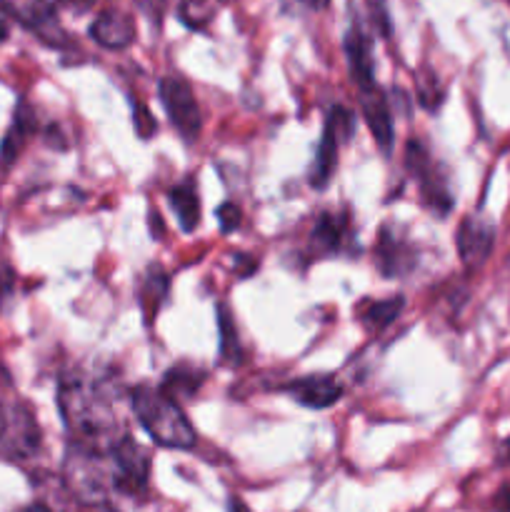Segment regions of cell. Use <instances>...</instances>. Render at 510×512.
<instances>
[{
    "label": "cell",
    "mask_w": 510,
    "mask_h": 512,
    "mask_svg": "<svg viewBox=\"0 0 510 512\" xmlns=\"http://www.w3.org/2000/svg\"><path fill=\"white\" fill-rule=\"evenodd\" d=\"M58 408L70 433V445L108 455L120 440L128 438L125 423L120 420L113 400L103 393L98 383L70 375L58 385Z\"/></svg>",
    "instance_id": "cell-1"
},
{
    "label": "cell",
    "mask_w": 510,
    "mask_h": 512,
    "mask_svg": "<svg viewBox=\"0 0 510 512\" xmlns=\"http://www.w3.org/2000/svg\"><path fill=\"white\" fill-rule=\"evenodd\" d=\"M130 408H133L135 418L143 425L145 433L160 448L190 450L198 440V433L190 425L188 415L183 413L178 400L170 398L160 388H150V385L133 388L130 390Z\"/></svg>",
    "instance_id": "cell-2"
},
{
    "label": "cell",
    "mask_w": 510,
    "mask_h": 512,
    "mask_svg": "<svg viewBox=\"0 0 510 512\" xmlns=\"http://www.w3.org/2000/svg\"><path fill=\"white\" fill-rule=\"evenodd\" d=\"M355 118L348 108L343 105H333L325 118L323 138H320L318 153H315L313 168H310V185L318 190L328 188L330 178H333L335 168H338V153L340 145L353 135Z\"/></svg>",
    "instance_id": "cell-3"
},
{
    "label": "cell",
    "mask_w": 510,
    "mask_h": 512,
    "mask_svg": "<svg viewBox=\"0 0 510 512\" xmlns=\"http://www.w3.org/2000/svg\"><path fill=\"white\" fill-rule=\"evenodd\" d=\"M158 95L180 138L185 143H195L200 138V130H203V118H200L198 100H195L188 80L180 78V75H168L158 83Z\"/></svg>",
    "instance_id": "cell-4"
},
{
    "label": "cell",
    "mask_w": 510,
    "mask_h": 512,
    "mask_svg": "<svg viewBox=\"0 0 510 512\" xmlns=\"http://www.w3.org/2000/svg\"><path fill=\"white\" fill-rule=\"evenodd\" d=\"M405 165H408L410 175L418 178L423 203L433 213L448 215L453 210V195H450L448 180L438 173L435 163L430 160L428 148L420 140H410L408 143V148H405Z\"/></svg>",
    "instance_id": "cell-5"
},
{
    "label": "cell",
    "mask_w": 510,
    "mask_h": 512,
    "mask_svg": "<svg viewBox=\"0 0 510 512\" xmlns=\"http://www.w3.org/2000/svg\"><path fill=\"white\" fill-rule=\"evenodd\" d=\"M108 463L110 473H113V488L118 493L128 495V498L145 493L150 475V460L148 453L138 443L130 440V435L110 450Z\"/></svg>",
    "instance_id": "cell-6"
},
{
    "label": "cell",
    "mask_w": 510,
    "mask_h": 512,
    "mask_svg": "<svg viewBox=\"0 0 510 512\" xmlns=\"http://www.w3.org/2000/svg\"><path fill=\"white\" fill-rule=\"evenodd\" d=\"M5 13L13 15L18 23L33 30L43 43L60 48L65 45V33L58 23V15L50 0H3Z\"/></svg>",
    "instance_id": "cell-7"
},
{
    "label": "cell",
    "mask_w": 510,
    "mask_h": 512,
    "mask_svg": "<svg viewBox=\"0 0 510 512\" xmlns=\"http://www.w3.org/2000/svg\"><path fill=\"white\" fill-rule=\"evenodd\" d=\"M455 243H458V255L465 268H480L493 253L495 228L478 215H468L460 223Z\"/></svg>",
    "instance_id": "cell-8"
},
{
    "label": "cell",
    "mask_w": 510,
    "mask_h": 512,
    "mask_svg": "<svg viewBox=\"0 0 510 512\" xmlns=\"http://www.w3.org/2000/svg\"><path fill=\"white\" fill-rule=\"evenodd\" d=\"M285 393L310 410H325L343 398L345 388L333 375H305L285 385Z\"/></svg>",
    "instance_id": "cell-9"
},
{
    "label": "cell",
    "mask_w": 510,
    "mask_h": 512,
    "mask_svg": "<svg viewBox=\"0 0 510 512\" xmlns=\"http://www.w3.org/2000/svg\"><path fill=\"white\" fill-rule=\"evenodd\" d=\"M0 443L8 445L13 453L28 455L38 448V425L33 423L25 408H5L0 400Z\"/></svg>",
    "instance_id": "cell-10"
},
{
    "label": "cell",
    "mask_w": 510,
    "mask_h": 512,
    "mask_svg": "<svg viewBox=\"0 0 510 512\" xmlns=\"http://www.w3.org/2000/svg\"><path fill=\"white\" fill-rule=\"evenodd\" d=\"M343 48L345 58H348L350 78L358 85L360 93H368V90L378 88V85H375V63L373 53H370V40L365 38L363 28H360L358 23L350 25L348 33H345Z\"/></svg>",
    "instance_id": "cell-11"
},
{
    "label": "cell",
    "mask_w": 510,
    "mask_h": 512,
    "mask_svg": "<svg viewBox=\"0 0 510 512\" xmlns=\"http://www.w3.org/2000/svg\"><path fill=\"white\" fill-rule=\"evenodd\" d=\"M90 38L105 50H125L135 43V23L123 10H103L90 25Z\"/></svg>",
    "instance_id": "cell-12"
},
{
    "label": "cell",
    "mask_w": 510,
    "mask_h": 512,
    "mask_svg": "<svg viewBox=\"0 0 510 512\" xmlns=\"http://www.w3.org/2000/svg\"><path fill=\"white\" fill-rule=\"evenodd\" d=\"M360 110H363V120L365 125H368L370 135L375 138V143L388 153V150L393 148V138H395L388 98H385L378 88L368 90V93H360Z\"/></svg>",
    "instance_id": "cell-13"
},
{
    "label": "cell",
    "mask_w": 510,
    "mask_h": 512,
    "mask_svg": "<svg viewBox=\"0 0 510 512\" xmlns=\"http://www.w3.org/2000/svg\"><path fill=\"white\" fill-rule=\"evenodd\" d=\"M350 235V220L348 215L338 213H320L310 233V245H313L315 255H330L343 250Z\"/></svg>",
    "instance_id": "cell-14"
},
{
    "label": "cell",
    "mask_w": 510,
    "mask_h": 512,
    "mask_svg": "<svg viewBox=\"0 0 510 512\" xmlns=\"http://www.w3.org/2000/svg\"><path fill=\"white\" fill-rule=\"evenodd\" d=\"M375 255H378L380 273L388 275V278L403 275L413 268V248L403 238H398L390 228H383V233H380Z\"/></svg>",
    "instance_id": "cell-15"
},
{
    "label": "cell",
    "mask_w": 510,
    "mask_h": 512,
    "mask_svg": "<svg viewBox=\"0 0 510 512\" xmlns=\"http://www.w3.org/2000/svg\"><path fill=\"white\" fill-rule=\"evenodd\" d=\"M168 198H170V208H173L180 228H183L185 233H193V230L200 225V198H198V190H195L193 180H185V183L170 188Z\"/></svg>",
    "instance_id": "cell-16"
},
{
    "label": "cell",
    "mask_w": 510,
    "mask_h": 512,
    "mask_svg": "<svg viewBox=\"0 0 510 512\" xmlns=\"http://www.w3.org/2000/svg\"><path fill=\"white\" fill-rule=\"evenodd\" d=\"M203 383H205L203 370L183 363V365H175V368H170L168 373H165L160 390H163V393H168L170 398H175V400L183 398V395L185 398H193Z\"/></svg>",
    "instance_id": "cell-17"
},
{
    "label": "cell",
    "mask_w": 510,
    "mask_h": 512,
    "mask_svg": "<svg viewBox=\"0 0 510 512\" xmlns=\"http://www.w3.org/2000/svg\"><path fill=\"white\" fill-rule=\"evenodd\" d=\"M30 133H33V118H30V113L25 110V105H20L18 113H15L13 125H10V130L3 138V145H0V165H10L18 160L20 150L28 143Z\"/></svg>",
    "instance_id": "cell-18"
},
{
    "label": "cell",
    "mask_w": 510,
    "mask_h": 512,
    "mask_svg": "<svg viewBox=\"0 0 510 512\" xmlns=\"http://www.w3.org/2000/svg\"><path fill=\"white\" fill-rule=\"evenodd\" d=\"M403 310H405V300L400 298V295H393V298L378 300V303L370 305L363 315V323L370 333H380V330H385L388 325H393L395 320L400 318Z\"/></svg>",
    "instance_id": "cell-19"
},
{
    "label": "cell",
    "mask_w": 510,
    "mask_h": 512,
    "mask_svg": "<svg viewBox=\"0 0 510 512\" xmlns=\"http://www.w3.org/2000/svg\"><path fill=\"white\" fill-rule=\"evenodd\" d=\"M168 275L163 273L160 268H150V273L145 275V283H143V310L148 315V320H153V315L158 313L160 303L165 300L168 295Z\"/></svg>",
    "instance_id": "cell-20"
},
{
    "label": "cell",
    "mask_w": 510,
    "mask_h": 512,
    "mask_svg": "<svg viewBox=\"0 0 510 512\" xmlns=\"http://www.w3.org/2000/svg\"><path fill=\"white\" fill-rule=\"evenodd\" d=\"M218 325H220V358L225 360V363L235 365L240 363V340H238V330H235V323L233 318H230L228 308L225 305H220V318H218Z\"/></svg>",
    "instance_id": "cell-21"
},
{
    "label": "cell",
    "mask_w": 510,
    "mask_h": 512,
    "mask_svg": "<svg viewBox=\"0 0 510 512\" xmlns=\"http://www.w3.org/2000/svg\"><path fill=\"white\" fill-rule=\"evenodd\" d=\"M178 13L190 30H203L213 18V8L208 0H180Z\"/></svg>",
    "instance_id": "cell-22"
},
{
    "label": "cell",
    "mask_w": 510,
    "mask_h": 512,
    "mask_svg": "<svg viewBox=\"0 0 510 512\" xmlns=\"http://www.w3.org/2000/svg\"><path fill=\"white\" fill-rule=\"evenodd\" d=\"M240 218H243V213H240V208L235 203H223L218 208V223L223 233H233V230H238Z\"/></svg>",
    "instance_id": "cell-23"
},
{
    "label": "cell",
    "mask_w": 510,
    "mask_h": 512,
    "mask_svg": "<svg viewBox=\"0 0 510 512\" xmlns=\"http://www.w3.org/2000/svg\"><path fill=\"white\" fill-rule=\"evenodd\" d=\"M135 110H138V115H135V133H138L143 140H148L150 135L155 133V128H158V125H155L153 115H150V110L145 108V105L135 103Z\"/></svg>",
    "instance_id": "cell-24"
},
{
    "label": "cell",
    "mask_w": 510,
    "mask_h": 512,
    "mask_svg": "<svg viewBox=\"0 0 510 512\" xmlns=\"http://www.w3.org/2000/svg\"><path fill=\"white\" fill-rule=\"evenodd\" d=\"M370 5V18H373V25L378 28V33L383 38H388L390 33V20H388V10H385V0H368Z\"/></svg>",
    "instance_id": "cell-25"
},
{
    "label": "cell",
    "mask_w": 510,
    "mask_h": 512,
    "mask_svg": "<svg viewBox=\"0 0 510 512\" xmlns=\"http://www.w3.org/2000/svg\"><path fill=\"white\" fill-rule=\"evenodd\" d=\"M233 265H238V273L240 278H248L250 273H253L255 268H258V260H253L250 255H243V253H235L233 255Z\"/></svg>",
    "instance_id": "cell-26"
},
{
    "label": "cell",
    "mask_w": 510,
    "mask_h": 512,
    "mask_svg": "<svg viewBox=\"0 0 510 512\" xmlns=\"http://www.w3.org/2000/svg\"><path fill=\"white\" fill-rule=\"evenodd\" d=\"M140 8L150 15V20H158L163 18V10H165V0H138Z\"/></svg>",
    "instance_id": "cell-27"
},
{
    "label": "cell",
    "mask_w": 510,
    "mask_h": 512,
    "mask_svg": "<svg viewBox=\"0 0 510 512\" xmlns=\"http://www.w3.org/2000/svg\"><path fill=\"white\" fill-rule=\"evenodd\" d=\"M63 3L68 5V8H73L75 13H88L95 5V0H63Z\"/></svg>",
    "instance_id": "cell-28"
},
{
    "label": "cell",
    "mask_w": 510,
    "mask_h": 512,
    "mask_svg": "<svg viewBox=\"0 0 510 512\" xmlns=\"http://www.w3.org/2000/svg\"><path fill=\"white\" fill-rule=\"evenodd\" d=\"M288 3L300 5V8L305 10H323L325 5H328V0H288Z\"/></svg>",
    "instance_id": "cell-29"
},
{
    "label": "cell",
    "mask_w": 510,
    "mask_h": 512,
    "mask_svg": "<svg viewBox=\"0 0 510 512\" xmlns=\"http://www.w3.org/2000/svg\"><path fill=\"white\" fill-rule=\"evenodd\" d=\"M10 15L5 13V8L3 5H0V43H3V40H8V35H10Z\"/></svg>",
    "instance_id": "cell-30"
},
{
    "label": "cell",
    "mask_w": 510,
    "mask_h": 512,
    "mask_svg": "<svg viewBox=\"0 0 510 512\" xmlns=\"http://www.w3.org/2000/svg\"><path fill=\"white\" fill-rule=\"evenodd\" d=\"M495 505L503 512H510V485H505V488L500 490L498 498H495Z\"/></svg>",
    "instance_id": "cell-31"
},
{
    "label": "cell",
    "mask_w": 510,
    "mask_h": 512,
    "mask_svg": "<svg viewBox=\"0 0 510 512\" xmlns=\"http://www.w3.org/2000/svg\"><path fill=\"white\" fill-rule=\"evenodd\" d=\"M155 228H158V235H160V238H163V233H165L163 220H160L158 213H153V210H150V230H153V233H155Z\"/></svg>",
    "instance_id": "cell-32"
},
{
    "label": "cell",
    "mask_w": 510,
    "mask_h": 512,
    "mask_svg": "<svg viewBox=\"0 0 510 512\" xmlns=\"http://www.w3.org/2000/svg\"><path fill=\"white\" fill-rule=\"evenodd\" d=\"M228 510H230V512H250V510H248V505H245L243 500H240V498H230Z\"/></svg>",
    "instance_id": "cell-33"
},
{
    "label": "cell",
    "mask_w": 510,
    "mask_h": 512,
    "mask_svg": "<svg viewBox=\"0 0 510 512\" xmlns=\"http://www.w3.org/2000/svg\"><path fill=\"white\" fill-rule=\"evenodd\" d=\"M18 512H50V508H48V505H43V503H33V505H25V508L18 510Z\"/></svg>",
    "instance_id": "cell-34"
},
{
    "label": "cell",
    "mask_w": 510,
    "mask_h": 512,
    "mask_svg": "<svg viewBox=\"0 0 510 512\" xmlns=\"http://www.w3.org/2000/svg\"><path fill=\"white\" fill-rule=\"evenodd\" d=\"M508 3H510V0H508Z\"/></svg>",
    "instance_id": "cell-35"
}]
</instances>
